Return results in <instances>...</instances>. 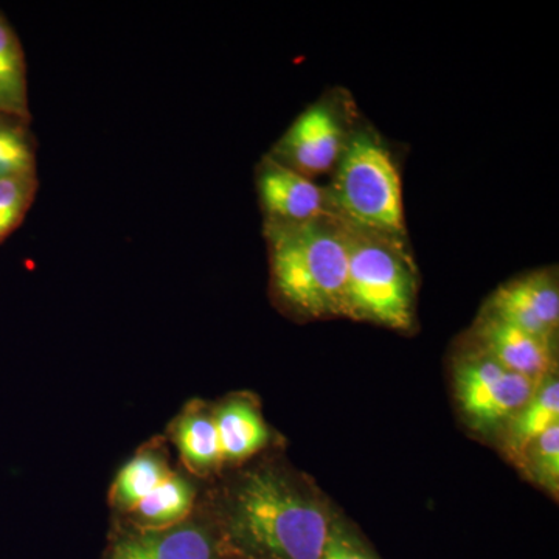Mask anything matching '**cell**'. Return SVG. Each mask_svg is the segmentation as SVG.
<instances>
[{
    "mask_svg": "<svg viewBox=\"0 0 559 559\" xmlns=\"http://www.w3.org/2000/svg\"><path fill=\"white\" fill-rule=\"evenodd\" d=\"M176 444L187 465L193 469H210L223 460L215 419L202 412H191L180 418Z\"/></svg>",
    "mask_w": 559,
    "mask_h": 559,
    "instance_id": "9a60e30c",
    "label": "cell"
},
{
    "mask_svg": "<svg viewBox=\"0 0 559 559\" xmlns=\"http://www.w3.org/2000/svg\"><path fill=\"white\" fill-rule=\"evenodd\" d=\"M108 559H216V550L204 528L179 525L117 540Z\"/></svg>",
    "mask_w": 559,
    "mask_h": 559,
    "instance_id": "30bf717a",
    "label": "cell"
},
{
    "mask_svg": "<svg viewBox=\"0 0 559 559\" xmlns=\"http://www.w3.org/2000/svg\"><path fill=\"white\" fill-rule=\"evenodd\" d=\"M331 527L318 500L274 473L249 476L230 511L231 538L259 559H319Z\"/></svg>",
    "mask_w": 559,
    "mask_h": 559,
    "instance_id": "7a4b0ae2",
    "label": "cell"
},
{
    "mask_svg": "<svg viewBox=\"0 0 559 559\" xmlns=\"http://www.w3.org/2000/svg\"><path fill=\"white\" fill-rule=\"evenodd\" d=\"M170 476L164 460L154 452H143L130 460L114 481V499L124 509L134 510L140 500Z\"/></svg>",
    "mask_w": 559,
    "mask_h": 559,
    "instance_id": "2e32d148",
    "label": "cell"
},
{
    "mask_svg": "<svg viewBox=\"0 0 559 559\" xmlns=\"http://www.w3.org/2000/svg\"><path fill=\"white\" fill-rule=\"evenodd\" d=\"M325 191L331 215L349 226L407 237L399 165L370 127L355 128Z\"/></svg>",
    "mask_w": 559,
    "mask_h": 559,
    "instance_id": "3957f363",
    "label": "cell"
},
{
    "mask_svg": "<svg viewBox=\"0 0 559 559\" xmlns=\"http://www.w3.org/2000/svg\"><path fill=\"white\" fill-rule=\"evenodd\" d=\"M507 433V448L514 457H522L530 444L551 426L559 425V382L549 377L540 382L535 395L513 418Z\"/></svg>",
    "mask_w": 559,
    "mask_h": 559,
    "instance_id": "7c38bea8",
    "label": "cell"
},
{
    "mask_svg": "<svg viewBox=\"0 0 559 559\" xmlns=\"http://www.w3.org/2000/svg\"><path fill=\"white\" fill-rule=\"evenodd\" d=\"M355 127L341 103L322 98L304 110L278 140L271 156L307 178L333 173Z\"/></svg>",
    "mask_w": 559,
    "mask_h": 559,
    "instance_id": "5b68a950",
    "label": "cell"
},
{
    "mask_svg": "<svg viewBox=\"0 0 559 559\" xmlns=\"http://www.w3.org/2000/svg\"><path fill=\"white\" fill-rule=\"evenodd\" d=\"M480 352L495 359L503 369L535 382L554 377V344L525 333L510 323L487 314L479 331Z\"/></svg>",
    "mask_w": 559,
    "mask_h": 559,
    "instance_id": "9c48e42d",
    "label": "cell"
},
{
    "mask_svg": "<svg viewBox=\"0 0 559 559\" xmlns=\"http://www.w3.org/2000/svg\"><path fill=\"white\" fill-rule=\"evenodd\" d=\"M319 559H377L370 554L352 533L342 528L340 524H333L325 549Z\"/></svg>",
    "mask_w": 559,
    "mask_h": 559,
    "instance_id": "ffe728a7",
    "label": "cell"
},
{
    "mask_svg": "<svg viewBox=\"0 0 559 559\" xmlns=\"http://www.w3.org/2000/svg\"><path fill=\"white\" fill-rule=\"evenodd\" d=\"M539 384L503 369L484 352L463 359L455 370L460 407L477 429H492L510 421L535 395Z\"/></svg>",
    "mask_w": 559,
    "mask_h": 559,
    "instance_id": "8992f818",
    "label": "cell"
},
{
    "mask_svg": "<svg viewBox=\"0 0 559 559\" xmlns=\"http://www.w3.org/2000/svg\"><path fill=\"white\" fill-rule=\"evenodd\" d=\"M0 112L27 117V76L20 43L0 17Z\"/></svg>",
    "mask_w": 559,
    "mask_h": 559,
    "instance_id": "4fadbf2b",
    "label": "cell"
},
{
    "mask_svg": "<svg viewBox=\"0 0 559 559\" xmlns=\"http://www.w3.org/2000/svg\"><path fill=\"white\" fill-rule=\"evenodd\" d=\"M488 314L554 344L559 323V294L550 272L511 280L496 290Z\"/></svg>",
    "mask_w": 559,
    "mask_h": 559,
    "instance_id": "52a82bcc",
    "label": "cell"
},
{
    "mask_svg": "<svg viewBox=\"0 0 559 559\" xmlns=\"http://www.w3.org/2000/svg\"><path fill=\"white\" fill-rule=\"evenodd\" d=\"M257 190L266 223H307L331 215L325 187L267 154L257 170Z\"/></svg>",
    "mask_w": 559,
    "mask_h": 559,
    "instance_id": "ba28073f",
    "label": "cell"
},
{
    "mask_svg": "<svg viewBox=\"0 0 559 559\" xmlns=\"http://www.w3.org/2000/svg\"><path fill=\"white\" fill-rule=\"evenodd\" d=\"M35 179H0V240L5 238L20 224L31 205Z\"/></svg>",
    "mask_w": 559,
    "mask_h": 559,
    "instance_id": "d6986e66",
    "label": "cell"
},
{
    "mask_svg": "<svg viewBox=\"0 0 559 559\" xmlns=\"http://www.w3.org/2000/svg\"><path fill=\"white\" fill-rule=\"evenodd\" d=\"M344 224L348 249L345 316L409 330L417 278L406 238Z\"/></svg>",
    "mask_w": 559,
    "mask_h": 559,
    "instance_id": "277c9868",
    "label": "cell"
},
{
    "mask_svg": "<svg viewBox=\"0 0 559 559\" xmlns=\"http://www.w3.org/2000/svg\"><path fill=\"white\" fill-rule=\"evenodd\" d=\"M35 157L24 132L0 124V179L33 176Z\"/></svg>",
    "mask_w": 559,
    "mask_h": 559,
    "instance_id": "e0dca14e",
    "label": "cell"
},
{
    "mask_svg": "<svg viewBox=\"0 0 559 559\" xmlns=\"http://www.w3.org/2000/svg\"><path fill=\"white\" fill-rule=\"evenodd\" d=\"M213 419L218 430L223 460L238 462L248 459L263 450L270 440V432L259 411L246 401H229L219 407Z\"/></svg>",
    "mask_w": 559,
    "mask_h": 559,
    "instance_id": "8fae6325",
    "label": "cell"
},
{
    "mask_svg": "<svg viewBox=\"0 0 559 559\" xmlns=\"http://www.w3.org/2000/svg\"><path fill=\"white\" fill-rule=\"evenodd\" d=\"M193 489L182 477L171 474L134 507L140 520L154 528L175 527L190 513Z\"/></svg>",
    "mask_w": 559,
    "mask_h": 559,
    "instance_id": "5bb4252c",
    "label": "cell"
},
{
    "mask_svg": "<svg viewBox=\"0 0 559 559\" xmlns=\"http://www.w3.org/2000/svg\"><path fill=\"white\" fill-rule=\"evenodd\" d=\"M272 282L286 305L307 318L345 316L348 249L344 221L266 223Z\"/></svg>",
    "mask_w": 559,
    "mask_h": 559,
    "instance_id": "6da1fadb",
    "label": "cell"
},
{
    "mask_svg": "<svg viewBox=\"0 0 559 559\" xmlns=\"http://www.w3.org/2000/svg\"><path fill=\"white\" fill-rule=\"evenodd\" d=\"M530 473L543 487L558 491L559 425L551 426L527 448ZM525 451V452H527Z\"/></svg>",
    "mask_w": 559,
    "mask_h": 559,
    "instance_id": "ac0fdd59",
    "label": "cell"
}]
</instances>
